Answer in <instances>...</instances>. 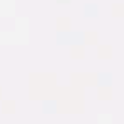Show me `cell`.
I'll list each match as a JSON object with an SVG mask.
<instances>
[]
</instances>
